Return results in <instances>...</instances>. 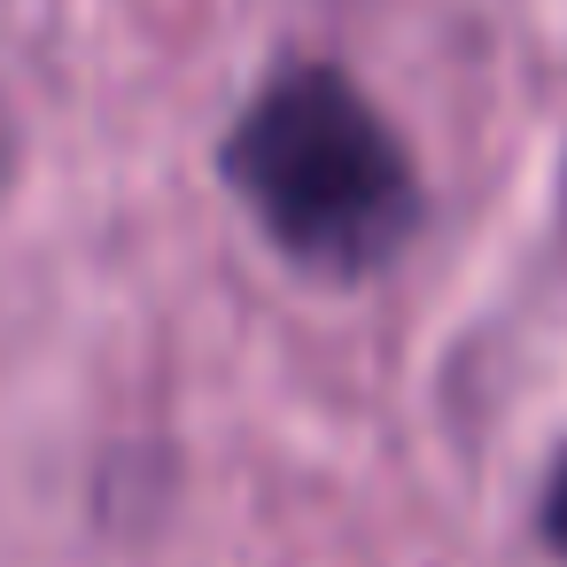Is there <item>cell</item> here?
Returning <instances> with one entry per match:
<instances>
[{"label":"cell","mask_w":567,"mask_h":567,"mask_svg":"<svg viewBox=\"0 0 567 567\" xmlns=\"http://www.w3.org/2000/svg\"><path fill=\"white\" fill-rule=\"evenodd\" d=\"M249 218L311 272H365L420 226V179L389 117L327 63L280 71L226 133Z\"/></svg>","instance_id":"1"},{"label":"cell","mask_w":567,"mask_h":567,"mask_svg":"<svg viewBox=\"0 0 567 567\" xmlns=\"http://www.w3.org/2000/svg\"><path fill=\"white\" fill-rule=\"evenodd\" d=\"M536 528H544V544L567 559V451H559V466H551V482H544V505H536Z\"/></svg>","instance_id":"2"},{"label":"cell","mask_w":567,"mask_h":567,"mask_svg":"<svg viewBox=\"0 0 567 567\" xmlns=\"http://www.w3.org/2000/svg\"><path fill=\"white\" fill-rule=\"evenodd\" d=\"M0 179H9V110H0Z\"/></svg>","instance_id":"3"}]
</instances>
